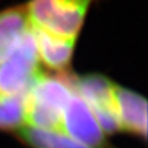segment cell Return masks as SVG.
I'll return each instance as SVG.
<instances>
[{"instance_id": "8", "label": "cell", "mask_w": 148, "mask_h": 148, "mask_svg": "<svg viewBox=\"0 0 148 148\" xmlns=\"http://www.w3.org/2000/svg\"><path fill=\"white\" fill-rule=\"evenodd\" d=\"M29 28L27 6H14L0 12V62L14 49Z\"/></svg>"}, {"instance_id": "2", "label": "cell", "mask_w": 148, "mask_h": 148, "mask_svg": "<svg viewBox=\"0 0 148 148\" xmlns=\"http://www.w3.org/2000/svg\"><path fill=\"white\" fill-rule=\"evenodd\" d=\"M95 0H30V25L51 35L77 39L86 12Z\"/></svg>"}, {"instance_id": "5", "label": "cell", "mask_w": 148, "mask_h": 148, "mask_svg": "<svg viewBox=\"0 0 148 148\" xmlns=\"http://www.w3.org/2000/svg\"><path fill=\"white\" fill-rule=\"evenodd\" d=\"M61 133L91 147L100 148L105 143V134L92 111L75 91L62 116Z\"/></svg>"}, {"instance_id": "7", "label": "cell", "mask_w": 148, "mask_h": 148, "mask_svg": "<svg viewBox=\"0 0 148 148\" xmlns=\"http://www.w3.org/2000/svg\"><path fill=\"white\" fill-rule=\"evenodd\" d=\"M32 32L36 42L40 61H42L51 70H66L72 58L76 39L60 38L33 26Z\"/></svg>"}, {"instance_id": "6", "label": "cell", "mask_w": 148, "mask_h": 148, "mask_svg": "<svg viewBox=\"0 0 148 148\" xmlns=\"http://www.w3.org/2000/svg\"><path fill=\"white\" fill-rule=\"evenodd\" d=\"M113 103L120 130L146 138L147 100L136 92L114 84Z\"/></svg>"}, {"instance_id": "9", "label": "cell", "mask_w": 148, "mask_h": 148, "mask_svg": "<svg viewBox=\"0 0 148 148\" xmlns=\"http://www.w3.org/2000/svg\"><path fill=\"white\" fill-rule=\"evenodd\" d=\"M18 135L32 148H96L78 142L58 132L42 131L27 126L18 130Z\"/></svg>"}, {"instance_id": "1", "label": "cell", "mask_w": 148, "mask_h": 148, "mask_svg": "<svg viewBox=\"0 0 148 148\" xmlns=\"http://www.w3.org/2000/svg\"><path fill=\"white\" fill-rule=\"evenodd\" d=\"M76 76L68 70L56 73L43 71L27 92V127L61 133L64 108L75 92Z\"/></svg>"}, {"instance_id": "10", "label": "cell", "mask_w": 148, "mask_h": 148, "mask_svg": "<svg viewBox=\"0 0 148 148\" xmlns=\"http://www.w3.org/2000/svg\"><path fill=\"white\" fill-rule=\"evenodd\" d=\"M27 93L0 95V130H20L26 125Z\"/></svg>"}, {"instance_id": "3", "label": "cell", "mask_w": 148, "mask_h": 148, "mask_svg": "<svg viewBox=\"0 0 148 148\" xmlns=\"http://www.w3.org/2000/svg\"><path fill=\"white\" fill-rule=\"evenodd\" d=\"M41 71L40 57L30 26L14 49L0 62V95L27 93Z\"/></svg>"}, {"instance_id": "4", "label": "cell", "mask_w": 148, "mask_h": 148, "mask_svg": "<svg viewBox=\"0 0 148 148\" xmlns=\"http://www.w3.org/2000/svg\"><path fill=\"white\" fill-rule=\"evenodd\" d=\"M114 83L99 73H90L75 79V91L89 105L104 134H113L120 124L113 103Z\"/></svg>"}]
</instances>
